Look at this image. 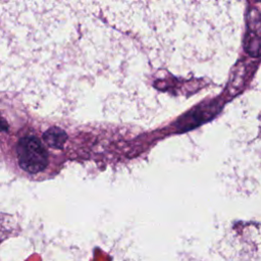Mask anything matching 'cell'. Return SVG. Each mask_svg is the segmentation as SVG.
Instances as JSON below:
<instances>
[{
	"mask_svg": "<svg viewBox=\"0 0 261 261\" xmlns=\"http://www.w3.org/2000/svg\"><path fill=\"white\" fill-rule=\"evenodd\" d=\"M66 134L59 127H50L43 134L44 142L52 148H62L66 141Z\"/></svg>",
	"mask_w": 261,
	"mask_h": 261,
	"instance_id": "2",
	"label": "cell"
},
{
	"mask_svg": "<svg viewBox=\"0 0 261 261\" xmlns=\"http://www.w3.org/2000/svg\"><path fill=\"white\" fill-rule=\"evenodd\" d=\"M16 154L19 166L30 173L40 172L47 166V151L36 137L21 138L16 146Z\"/></svg>",
	"mask_w": 261,
	"mask_h": 261,
	"instance_id": "1",
	"label": "cell"
}]
</instances>
